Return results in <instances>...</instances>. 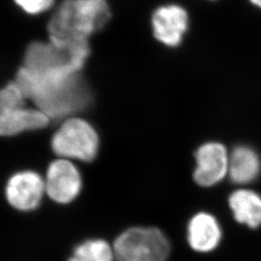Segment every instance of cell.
I'll list each match as a JSON object with an SVG mask.
<instances>
[{
    "label": "cell",
    "instance_id": "5",
    "mask_svg": "<svg viewBox=\"0 0 261 261\" xmlns=\"http://www.w3.org/2000/svg\"><path fill=\"white\" fill-rule=\"evenodd\" d=\"M51 147L62 159L90 162L97 155L99 138L88 122L73 117L67 119L55 134Z\"/></svg>",
    "mask_w": 261,
    "mask_h": 261
},
{
    "label": "cell",
    "instance_id": "8",
    "mask_svg": "<svg viewBox=\"0 0 261 261\" xmlns=\"http://www.w3.org/2000/svg\"><path fill=\"white\" fill-rule=\"evenodd\" d=\"M46 192L58 203H69L79 196L82 178L79 170L67 159L56 160L47 168Z\"/></svg>",
    "mask_w": 261,
    "mask_h": 261
},
{
    "label": "cell",
    "instance_id": "1",
    "mask_svg": "<svg viewBox=\"0 0 261 261\" xmlns=\"http://www.w3.org/2000/svg\"><path fill=\"white\" fill-rule=\"evenodd\" d=\"M83 67L68 56H55L35 65L22 66L15 82L49 119H59L83 110L90 100L80 74Z\"/></svg>",
    "mask_w": 261,
    "mask_h": 261
},
{
    "label": "cell",
    "instance_id": "3",
    "mask_svg": "<svg viewBox=\"0 0 261 261\" xmlns=\"http://www.w3.org/2000/svg\"><path fill=\"white\" fill-rule=\"evenodd\" d=\"M27 97L16 82L0 89V136L10 137L25 130H40L49 117L37 108L27 107Z\"/></svg>",
    "mask_w": 261,
    "mask_h": 261
},
{
    "label": "cell",
    "instance_id": "7",
    "mask_svg": "<svg viewBox=\"0 0 261 261\" xmlns=\"http://www.w3.org/2000/svg\"><path fill=\"white\" fill-rule=\"evenodd\" d=\"M189 28V15L178 4H167L155 10L152 16L154 37L169 47L179 46Z\"/></svg>",
    "mask_w": 261,
    "mask_h": 261
},
{
    "label": "cell",
    "instance_id": "4",
    "mask_svg": "<svg viewBox=\"0 0 261 261\" xmlns=\"http://www.w3.org/2000/svg\"><path fill=\"white\" fill-rule=\"evenodd\" d=\"M116 261H167L170 254L168 237L156 227H132L115 240Z\"/></svg>",
    "mask_w": 261,
    "mask_h": 261
},
{
    "label": "cell",
    "instance_id": "14",
    "mask_svg": "<svg viewBox=\"0 0 261 261\" xmlns=\"http://www.w3.org/2000/svg\"><path fill=\"white\" fill-rule=\"evenodd\" d=\"M14 1L19 8H21L24 12L31 15L41 14L49 9L55 3V0H14Z\"/></svg>",
    "mask_w": 261,
    "mask_h": 261
},
{
    "label": "cell",
    "instance_id": "9",
    "mask_svg": "<svg viewBox=\"0 0 261 261\" xmlns=\"http://www.w3.org/2000/svg\"><path fill=\"white\" fill-rule=\"evenodd\" d=\"M46 184L42 177L33 171H22L10 178L6 186V197L10 204L20 211L37 208Z\"/></svg>",
    "mask_w": 261,
    "mask_h": 261
},
{
    "label": "cell",
    "instance_id": "11",
    "mask_svg": "<svg viewBox=\"0 0 261 261\" xmlns=\"http://www.w3.org/2000/svg\"><path fill=\"white\" fill-rule=\"evenodd\" d=\"M261 171V160L249 146H237L229 154L228 176L236 184H249L256 180Z\"/></svg>",
    "mask_w": 261,
    "mask_h": 261
},
{
    "label": "cell",
    "instance_id": "6",
    "mask_svg": "<svg viewBox=\"0 0 261 261\" xmlns=\"http://www.w3.org/2000/svg\"><path fill=\"white\" fill-rule=\"evenodd\" d=\"M229 154L224 144L210 141L196 152L194 180L201 187H212L228 175Z\"/></svg>",
    "mask_w": 261,
    "mask_h": 261
},
{
    "label": "cell",
    "instance_id": "2",
    "mask_svg": "<svg viewBox=\"0 0 261 261\" xmlns=\"http://www.w3.org/2000/svg\"><path fill=\"white\" fill-rule=\"evenodd\" d=\"M110 18L108 0H64L48 22L49 41L60 46L88 44Z\"/></svg>",
    "mask_w": 261,
    "mask_h": 261
},
{
    "label": "cell",
    "instance_id": "13",
    "mask_svg": "<svg viewBox=\"0 0 261 261\" xmlns=\"http://www.w3.org/2000/svg\"><path fill=\"white\" fill-rule=\"evenodd\" d=\"M113 248L109 243L94 239L79 245L68 261H114Z\"/></svg>",
    "mask_w": 261,
    "mask_h": 261
},
{
    "label": "cell",
    "instance_id": "15",
    "mask_svg": "<svg viewBox=\"0 0 261 261\" xmlns=\"http://www.w3.org/2000/svg\"><path fill=\"white\" fill-rule=\"evenodd\" d=\"M252 5L256 6L257 8H260L261 9V0H249Z\"/></svg>",
    "mask_w": 261,
    "mask_h": 261
},
{
    "label": "cell",
    "instance_id": "12",
    "mask_svg": "<svg viewBox=\"0 0 261 261\" xmlns=\"http://www.w3.org/2000/svg\"><path fill=\"white\" fill-rule=\"evenodd\" d=\"M228 205L239 224L253 229L260 226L261 196L256 192L248 189L237 190L229 196Z\"/></svg>",
    "mask_w": 261,
    "mask_h": 261
},
{
    "label": "cell",
    "instance_id": "10",
    "mask_svg": "<svg viewBox=\"0 0 261 261\" xmlns=\"http://www.w3.org/2000/svg\"><path fill=\"white\" fill-rule=\"evenodd\" d=\"M187 238L194 251L212 252L221 242L222 228L213 215L200 212L190 220Z\"/></svg>",
    "mask_w": 261,
    "mask_h": 261
}]
</instances>
